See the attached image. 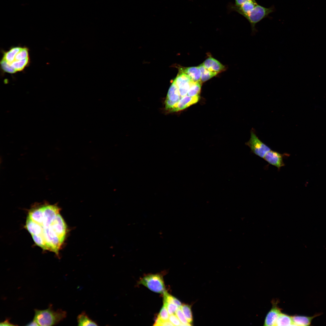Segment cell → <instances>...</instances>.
I'll return each mask as SVG.
<instances>
[{"label": "cell", "mask_w": 326, "mask_h": 326, "mask_svg": "<svg viewBox=\"0 0 326 326\" xmlns=\"http://www.w3.org/2000/svg\"><path fill=\"white\" fill-rule=\"evenodd\" d=\"M201 83V81L193 82L190 86L187 95L191 97L199 96L200 91Z\"/></svg>", "instance_id": "cell-17"}, {"label": "cell", "mask_w": 326, "mask_h": 326, "mask_svg": "<svg viewBox=\"0 0 326 326\" xmlns=\"http://www.w3.org/2000/svg\"><path fill=\"white\" fill-rule=\"evenodd\" d=\"M202 64L208 70L217 73L224 70L225 68L219 61L211 57L207 59Z\"/></svg>", "instance_id": "cell-7"}, {"label": "cell", "mask_w": 326, "mask_h": 326, "mask_svg": "<svg viewBox=\"0 0 326 326\" xmlns=\"http://www.w3.org/2000/svg\"><path fill=\"white\" fill-rule=\"evenodd\" d=\"M0 65L2 70L5 72L13 74L17 72L14 69L2 59L0 61Z\"/></svg>", "instance_id": "cell-22"}, {"label": "cell", "mask_w": 326, "mask_h": 326, "mask_svg": "<svg viewBox=\"0 0 326 326\" xmlns=\"http://www.w3.org/2000/svg\"><path fill=\"white\" fill-rule=\"evenodd\" d=\"M181 308L184 315L189 323L193 321V316L190 307L187 305H182Z\"/></svg>", "instance_id": "cell-19"}, {"label": "cell", "mask_w": 326, "mask_h": 326, "mask_svg": "<svg viewBox=\"0 0 326 326\" xmlns=\"http://www.w3.org/2000/svg\"><path fill=\"white\" fill-rule=\"evenodd\" d=\"M169 314L166 306L163 305L160 310L157 318L164 321L168 320L169 317Z\"/></svg>", "instance_id": "cell-23"}, {"label": "cell", "mask_w": 326, "mask_h": 326, "mask_svg": "<svg viewBox=\"0 0 326 326\" xmlns=\"http://www.w3.org/2000/svg\"><path fill=\"white\" fill-rule=\"evenodd\" d=\"M175 314L181 323V326H190V324L189 322L184 315L181 307L179 308L176 311Z\"/></svg>", "instance_id": "cell-21"}, {"label": "cell", "mask_w": 326, "mask_h": 326, "mask_svg": "<svg viewBox=\"0 0 326 326\" xmlns=\"http://www.w3.org/2000/svg\"><path fill=\"white\" fill-rule=\"evenodd\" d=\"M246 145L250 148L252 152L262 158L268 152L271 150L269 147L258 138L254 130H251L250 138L246 143Z\"/></svg>", "instance_id": "cell-5"}, {"label": "cell", "mask_w": 326, "mask_h": 326, "mask_svg": "<svg viewBox=\"0 0 326 326\" xmlns=\"http://www.w3.org/2000/svg\"><path fill=\"white\" fill-rule=\"evenodd\" d=\"M28 57H29L28 49L26 47H22L15 56L14 61L23 60Z\"/></svg>", "instance_id": "cell-20"}, {"label": "cell", "mask_w": 326, "mask_h": 326, "mask_svg": "<svg viewBox=\"0 0 326 326\" xmlns=\"http://www.w3.org/2000/svg\"><path fill=\"white\" fill-rule=\"evenodd\" d=\"M169 320L174 326L181 325V323L176 314L170 315Z\"/></svg>", "instance_id": "cell-25"}, {"label": "cell", "mask_w": 326, "mask_h": 326, "mask_svg": "<svg viewBox=\"0 0 326 326\" xmlns=\"http://www.w3.org/2000/svg\"><path fill=\"white\" fill-rule=\"evenodd\" d=\"M288 155L285 153L281 154L271 150L266 154L263 158L269 164L280 170L281 168L285 166L283 158Z\"/></svg>", "instance_id": "cell-6"}, {"label": "cell", "mask_w": 326, "mask_h": 326, "mask_svg": "<svg viewBox=\"0 0 326 326\" xmlns=\"http://www.w3.org/2000/svg\"><path fill=\"white\" fill-rule=\"evenodd\" d=\"M179 72L187 75L194 82L201 81V72L199 66L181 68Z\"/></svg>", "instance_id": "cell-8"}, {"label": "cell", "mask_w": 326, "mask_h": 326, "mask_svg": "<svg viewBox=\"0 0 326 326\" xmlns=\"http://www.w3.org/2000/svg\"><path fill=\"white\" fill-rule=\"evenodd\" d=\"M77 322L80 326H97L96 322L93 321L85 312H83L78 316Z\"/></svg>", "instance_id": "cell-14"}, {"label": "cell", "mask_w": 326, "mask_h": 326, "mask_svg": "<svg viewBox=\"0 0 326 326\" xmlns=\"http://www.w3.org/2000/svg\"><path fill=\"white\" fill-rule=\"evenodd\" d=\"M255 0H250L244 3L240 6L234 5L233 9L242 15L244 17L248 14L257 5Z\"/></svg>", "instance_id": "cell-10"}, {"label": "cell", "mask_w": 326, "mask_h": 326, "mask_svg": "<svg viewBox=\"0 0 326 326\" xmlns=\"http://www.w3.org/2000/svg\"><path fill=\"white\" fill-rule=\"evenodd\" d=\"M274 10V7L266 8L257 4L248 14L245 17L251 24L252 35H254L257 31L255 27L256 24L263 19L267 17Z\"/></svg>", "instance_id": "cell-3"}, {"label": "cell", "mask_w": 326, "mask_h": 326, "mask_svg": "<svg viewBox=\"0 0 326 326\" xmlns=\"http://www.w3.org/2000/svg\"><path fill=\"white\" fill-rule=\"evenodd\" d=\"M294 325L292 317L281 313L277 319L276 326Z\"/></svg>", "instance_id": "cell-16"}, {"label": "cell", "mask_w": 326, "mask_h": 326, "mask_svg": "<svg viewBox=\"0 0 326 326\" xmlns=\"http://www.w3.org/2000/svg\"><path fill=\"white\" fill-rule=\"evenodd\" d=\"M27 326H39V325L37 322V321L34 319L27 324L26 325Z\"/></svg>", "instance_id": "cell-28"}, {"label": "cell", "mask_w": 326, "mask_h": 326, "mask_svg": "<svg viewBox=\"0 0 326 326\" xmlns=\"http://www.w3.org/2000/svg\"><path fill=\"white\" fill-rule=\"evenodd\" d=\"M199 99V96L195 97H191L188 95L185 96L178 102L174 109V112L177 111L187 108L197 103Z\"/></svg>", "instance_id": "cell-9"}, {"label": "cell", "mask_w": 326, "mask_h": 326, "mask_svg": "<svg viewBox=\"0 0 326 326\" xmlns=\"http://www.w3.org/2000/svg\"><path fill=\"white\" fill-rule=\"evenodd\" d=\"M166 307L169 314H175L179 307L176 305L172 303L164 304Z\"/></svg>", "instance_id": "cell-24"}, {"label": "cell", "mask_w": 326, "mask_h": 326, "mask_svg": "<svg viewBox=\"0 0 326 326\" xmlns=\"http://www.w3.org/2000/svg\"><path fill=\"white\" fill-rule=\"evenodd\" d=\"M321 313H316L312 316L295 315L292 317L294 325L309 326L311 325L312 320L320 315Z\"/></svg>", "instance_id": "cell-12"}, {"label": "cell", "mask_w": 326, "mask_h": 326, "mask_svg": "<svg viewBox=\"0 0 326 326\" xmlns=\"http://www.w3.org/2000/svg\"><path fill=\"white\" fill-rule=\"evenodd\" d=\"M56 204H36L29 210L25 227L36 244L44 250L59 251L66 235V224Z\"/></svg>", "instance_id": "cell-1"}, {"label": "cell", "mask_w": 326, "mask_h": 326, "mask_svg": "<svg viewBox=\"0 0 326 326\" xmlns=\"http://www.w3.org/2000/svg\"><path fill=\"white\" fill-rule=\"evenodd\" d=\"M9 319L7 318L3 322L0 323V326H16L17 325L14 324L10 322L9 321Z\"/></svg>", "instance_id": "cell-26"}, {"label": "cell", "mask_w": 326, "mask_h": 326, "mask_svg": "<svg viewBox=\"0 0 326 326\" xmlns=\"http://www.w3.org/2000/svg\"><path fill=\"white\" fill-rule=\"evenodd\" d=\"M139 283L155 292L163 294L166 291L163 278L159 274L145 276L140 280Z\"/></svg>", "instance_id": "cell-4"}, {"label": "cell", "mask_w": 326, "mask_h": 326, "mask_svg": "<svg viewBox=\"0 0 326 326\" xmlns=\"http://www.w3.org/2000/svg\"><path fill=\"white\" fill-rule=\"evenodd\" d=\"M30 62V58L28 57L23 60H14L11 63L8 64L17 72L23 70L29 65Z\"/></svg>", "instance_id": "cell-15"}, {"label": "cell", "mask_w": 326, "mask_h": 326, "mask_svg": "<svg viewBox=\"0 0 326 326\" xmlns=\"http://www.w3.org/2000/svg\"><path fill=\"white\" fill-rule=\"evenodd\" d=\"M250 0H235V6H238L241 5L246 2Z\"/></svg>", "instance_id": "cell-27"}, {"label": "cell", "mask_w": 326, "mask_h": 326, "mask_svg": "<svg viewBox=\"0 0 326 326\" xmlns=\"http://www.w3.org/2000/svg\"><path fill=\"white\" fill-rule=\"evenodd\" d=\"M35 315L34 319L39 326H52L56 325L66 318V312L61 309H58L55 311L53 309L52 305L46 309L34 310Z\"/></svg>", "instance_id": "cell-2"}, {"label": "cell", "mask_w": 326, "mask_h": 326, "mask_svg": "<svg viewBox=\"0 0 326 326\" xmlns=\"http://www.w3.org/2000/svg\"><path fill=\"white\" fill-rule=\"evenodd\" d=\"M281 313L280 308L276 305H274L266 315L264 325L276 326L277 319Z\"/></svg>", "instance_id": "cell-11"}, {"label": "cell", "mask_w": 326, "mask_h": 326, "mask_svg": "<svg viewBox=\"0 0 326 326\" xmlns=\"http://www.w3.org/2000/svg\"><path fill=\"white\" fill-rule=\"evenodd\" d=\"M21 48L19 46L13 47L7 51H3L2 59L5 60L8 64L11 63L14 61L15 56Z\"/></svg>", "instance_id": "cell-13"}, {"label": "cell", "mask_w": 326, "mask_h": 326, "mask_svg": "<svg viewBox=\"0 0 326 326\" xmlns=\"http://www.w3.org/2000/svg\"><path fill=\"white\" fill-rule=\"evenodd\" d=\"M199 66L201 73V81L202 82H204L209 80L218 74L217 72H211L208 70L203 66L202 64H201Z\"/></svg>", "instance_id": "cell-18"}]
</instances>
